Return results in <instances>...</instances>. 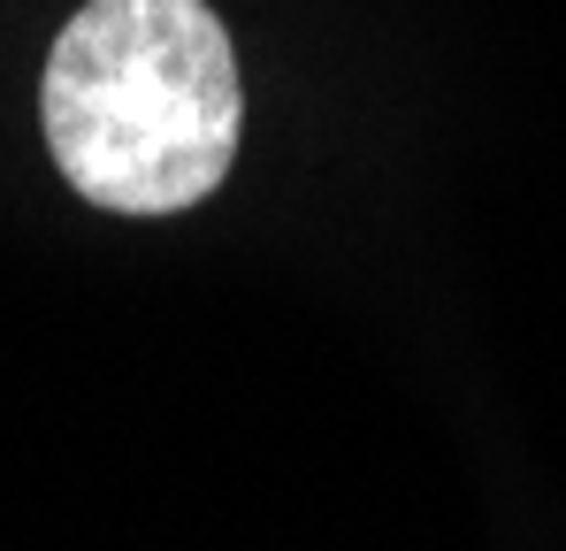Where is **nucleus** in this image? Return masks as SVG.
Instances as JSON below:
<instances>
[{
  "mask_svg": "<svg viewBox=\"0 0 566 551\" xmlns=\"http://www.w3.org/2000/svg\"><path fill=\"white\" fill-rule=\"evenodd\" d=\"M46 146L115 215H185L238 162L245 92L207 0H85L46 62Z\"/></svg>",
  "mask_w": 566,
  "mask_h": 551,
  "instance_id": "obj_1",
  "label": "nucleus"
}]
</instances>
